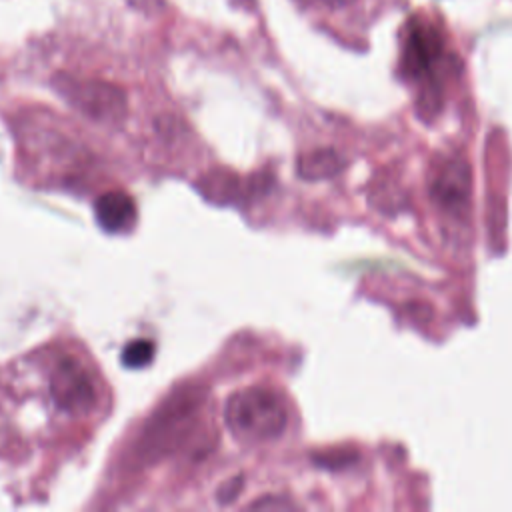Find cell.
Wrapping results in <instances>:
<instances>
[{"instance_id":"cell-3","label":"cell","mask_w":512,"mask_h":512,"mask_svg":"<svg viewBox=\"0 0 512 512\" xmlns=\"http://www.w3.org/2000/svg\"><path fill=\"white\" fill-rule=\"evenodd\" d=\"M444 60V40L438 28L426 20L414 18L408 24L402 48V72L414 82H424L432 90L436 72Z\"/></svg>"},{"instance_id":"cell-8","label":"cell","mask_w":512,"mask_h":512,"mask_svg":"<svg viewBox=\"0 0 512 512\" xmlns=\"http://www.w3.org/2000/svg\"><path fill=\"white\" fill-rule=\"evenodd\" d=\"M154 358V344L150 340H132L122 350V364L128 368H144Z\"/></svg>"},{"instance_id":"cell-4","label":"cell","mask_w":512,"mask_h":512,"mask_svg":"<svg viewBox=\"0 0 512 512\" xmlns=\"http://www.w3.org/2000/svg\"><path fill=\"white\" fill-rule=\"evenodd\" d=\"M470 180V166L460 156H448L432 168L428 180L432 202L452 222L468 218Z\"/></svg>"},{"instance_id":"cell-11","label":"cell","mask_w":512,"mask_h":512,"mask_svg":"<svg viewBox=\"0 0 512 512\" xmlns=\"http://www.w3.org/2000/svg\"><path fill=\"white\" fill-rule=\"evenodd\" d=\"M240 486H242L240 478H236V480L228 482V486H226V492H224V490L220 492V500H222V502H228V500H232V498H234V494L238 492V488H240Z\"/></svg>"},{"instance_id":"cell-12","label":"cell","mask_w":512,"mask_h":512,"mask_svg":"<svg viewBox=\"0 0 512 512\" xmlns=\"http://www.w3.org/2000/svg\"><path fill=\"white\" fill-rule=\"evenodd\" d=\"M270 506H272V502H270L268 498H262V500L254 502L250 508H270ZM274 506H276V508H292V504H290V502H282V500L274 502Z\"/></svg>"},{"instance_id":"cell-9","label":"cell","mask_w":512,"mask_h":512,"mask_svg":"<svg viewBox=\"0 0 512 512\" xmlns=\"http://www.w3.org/2000/svg\"><path fill=\"white\" fill-rule=\"evenodd\" d=\"M136 10H142L146 14L158 12L164 8V0H128Z\"/></svg>"},{"instance_id":"cell-1","label":"cell","mask_w":512,"mask_h":512,"mask_svg":"<svg viewBox=\"0 0 512 512\" xmlns=\"http://www.w3.org/2000/svg\"><path fill=\"white\" fill-rule=\"evenodd\" d=\"M224 422L242 440H270L280 436L286 428L288 412L276 392L252 386L228 398Z\"/></svg>"},{"instance_id":"cell-10","label":"cell","mask_w":512,"mask_h":512,"mask_svg":"<svg viewBox=\"0 0 512 512\" xmlns=\"http://www.w3.org/2000/svg\"><path fill=\"white\" fill-rule=\"evenodd\" d=\"M302 4H310V6H324V8H344L348 4H352L354 0H300Z\"/></svg>"},{"instance_id":"cell-5","label":"cell","mask_w":512,"mask_h":512,"mask_svg":"<svg viewBox=\"0 0 512 512\" xmlns=\"http://www.w3.org/2000/svg\"><path fill=\"white\" fill-rule=\"evenodd\" d=\"M50 394L70 416H86L96 404V388L88 370L74 358H60L50 374Z\"/></svg>"},{"instance_id":"cell-6","label":"cell","mask_w":512,"mask_h":512,"mask_svg":"<svg viewBox=\"0 0 512 512\" xmlns=\"http://www.w3.org/2000/svg\"><path fill=\"white\" fill-rule=\"evenodd\" d=\"M94 216L106 232H126L136 222L134 200L120 190L106 192L94 202Z\"/></svg>"},{"instance_id":"cell-7","label":"cell","mask_w":512,"mask_h":512,"mask_svg":"<svg viewBox=\"0 0 512 512\" xmlns=\"http://www.w3.org/2000/svg\"><path fill=\"white\" fill-rule=\"evenodd\" d=\"M344 166L342 156L332 148L312 150L298 160V174L306 180H322L338 174Z\"/></svg>"},{"instance_id":"cell-2","label":"cell","mask_w":512,"mask_h":512,"mask_svg":"<svg viewBox=\"0 0 512 512\" xmlns=\"http://www.w3.org/2000/svg\"><path fill=\"white\" fill-rule=\"evenodd\" d=\"M54 88L70 106L96 122H120L126 114V94L116 84L58 74Z\"/></svg>"}]
</instances>
